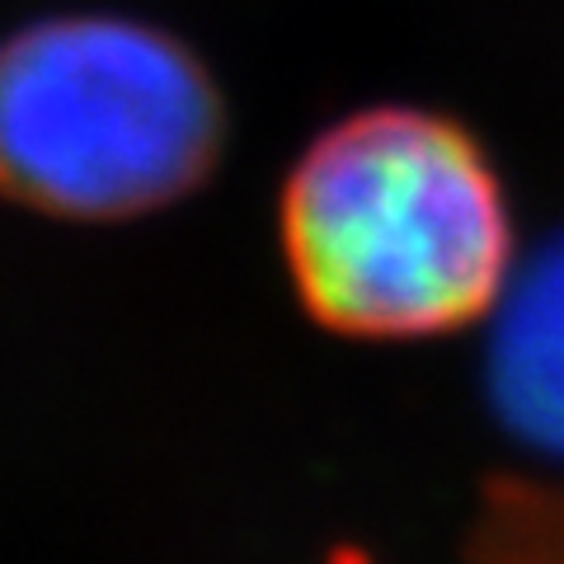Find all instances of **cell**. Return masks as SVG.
I'll list each match as a JSON object with an SVG mask.
<instances>
[{
    "label": "cell",
    "mask_w": 564,
    "mask_h": 564,
    "mask_svg": "<svg viewBox=\"0 0 564 564\" xmlns=\"http://www.w3.org/2000/svg\"><path fill=\"white\" fill-rule=\"evenodd\" d=\"M221 99L184 43L109 14L24 29L0 66V161L14 198L66 221H118L203 184Z\"/></svg>",
    "instance_id": "cell-2"
},
{
    "label": "cell",
    "mask_w": 564,
    "mask_h": 564,
    "mask_svg": "<svg viewBox=\"0 0 564 564\" xmlns=\"http://www.w3.org/2000/svg\"><path fill=\"white\" fill-rule=\"evenodd\" d=\"M282 250L325 329L423 339L499 302L513 236L499 180L466 128L423 109H362L296 161Z\"/></svg>",
    "instance_id": "cell-1"
}]
</instances>
